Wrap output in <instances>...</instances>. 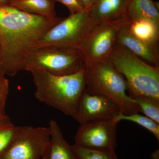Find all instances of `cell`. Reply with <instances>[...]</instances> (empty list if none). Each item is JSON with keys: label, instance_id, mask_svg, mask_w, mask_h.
I'll return each instance as SVG.
<instances>
[{"label": "cell", "instance_id": "cell-1", "mask_svg": "<svg viewBox=\"0 0 159 159\" xmlns=\"http://www.w3.org/2000/svg\"><path fill=\"white\" fill-rule=\"evenodd\" d=\"M63 18H49L30 14L10 5L0 6V50L2 71L14 76L38 42Z\"/></svg>", "mask_w": 159, "mask_h": 159}, {"label": "cell", "instance_id": "cell-2", "mask_svg": "<svg viewBox=\"0 0 159 159\" xmlns=\"http://www.w3.org/2000/svg\"><path fill=\"white\" fill-rule=\"evenodd\" d=\"M31 74L35 98L77 121L78 105L86 86L84 69L68 75L43 72Z\"/></svg>", "mask_w": 159, "mask_h": 159}, {"label": "cell", "instance_id": "cell-3", "mask_svg": "<svg viewBox=\"0 0 159 159\" xmlns=\"http://www.w3.org/2000/svg\"><path fill=\"white\" fill-rule=\"evenodd\" d=\"M109 59L124 77L129 97L142 96L159 103V69L131 53L117 42Z\"/></svg>", "mask_w": 159, "mask_h": 159}, {"label": "cell", "instance_id": "cell-4", "mask_svg": "<svg viewBox=\"0 0 159 159\" xmlns=\"http://www.w3.org/2000/svg\"><path fill=\"white\" fill-rule=\"evenodd\" d=\"M85 91L90 93L103 95L118 105L125 115L139 113L140 109L127 93L126 80L108 59L84 65Z\"/></svg>", "mask_w": 159, "mask_h": 159}, {"label": "cell", "instance_id": "cell-5", "mask_svg": "<svg viewBox=\"0 0 159 159\" xmlns=\"http://www.w3.org/2000/svg\"><path fill=\"white\" fill-rule=\"evenodd\" d=\"M84 68V60L79 50L49 46L32 50L26 58L24 70L31 73L43 72L55 75H68L80 72Z\"/></svg>", "mask_w": 159, "mask_h": 159}, {"label": "cell", "instance_id": "cell-6", "mask_svg": "<svg viewBox=\"0 0 159 159\" xmlns=\"http://www.w3.org/2000/svg\"><path fill=\"white\" fill-rule=\"evenodd\" d=\"M96 24L87 10L70 14L47 31L35 48L55 46L79 51Z\"/></svg>", "mask_w": 159, "mask_h": 159}, {"label": "cell", "instance_id": "cell-7", "mask_svg": "<svg viewBox=\"0 0 159 159\" xmlns=\"http://www.w3.org/2000/svg\"><path fill=\"white\" fill-rule=\"evenodd\" d=\"M49 127L16 126L13 140L0 159H40L49 153Z\"/></svg>", "mask_w": 159, "mask_h": 159}, {"label": "cell", "instance_id": "cell-8", "mask_svg": "<svg viewBox=\"0 0 159 159\" xmlns=\"http://www.w3.org/2000/svg\"><path fill=\"white\" fill-rule=\"evenodd\" d=\"M114 117L80 124L75 136V144L93 150L112 151L116 148L119 123Z\"/></svg>", "mask_w": 159, "mask_h": 159}, {"label": "cell", "instance_id": "cell-9", "mask_svg": "<svg viewBox=\"0 0 159 159\" xmlns=\"http://www.w3.org/2000/svg\"><path fill=\"white\" fill-rule=\"evenodd\" d=\"M119 27L110 23L96 24L79 50L84 65L109 58L116 43Z\"/></svg>", "mask_w": 159, "mask_h": 159}, {"label": "cell", "instance_id": "cell-10", "mask_svg": "<svg viewBox=\"0 0 159 159\" xmlns=\"http://www.w3.org/2000/svg\"><path fill=\"white\" fill-rule=\"evenodd\" d=\"M121 113L118 105L108 97L86 92L80 101L77 121L80 124L112 118Z\"/></svg>", "mask_w": 159, "mask_h": 159}, {"label": "cell", "instance_id": "cell-11", "mask_svg": "<svg viewBox=\"0 0 159 159\" xmlns=\"http://www.w3.org/2000/svg\"><path fill=\"white\" fill-rule=\"evenodd\" d=\"M127 2V0H95L89 15L95 24L126 25L129 22L126 15Z\"/></svg>", "mask_w": 159, "mask_h": 159}, {"label": "cell", "instance_id": "cell-12", "mask_svg": "<svg viewBox=\"0 0 159 159\" xmlns=\"http://www.w3.org/2000/svg\"><path fill=\"white\" fill-rule=\"evenodd\" d=\"M119 27L116 42L151 65L159 69V47L151 45L135 37L127 25Z\"/></svg>", "mask_w": 159, "mask_h": 159}, {"label": "cell", "instance_id": "cell-13", "mask_svg": "<svg viewBox=\"0 0 159 159\" xmlns=\"http://www.w3.org/2000/svg\"><path fill=\"white\" fill-rule=\"evenodd\" d=\"M50 143L48 159H77L71 145L64 138L61 129L55 120L49 122Z\"/></svg>", "mask_w": 159, "mask_h": 159}, {"label": "cell", "instance_id": "cell-14", "mask_svg": "<svg viewBox=\"0 0 159 159\" xmlns=\"http://www.w3.org/2000/svg\"><path fill=\"white\" fill-rule=\"evenodd\" d=\"M126 15L129 22L146 19L159 24V3L152 0H129Z\"/></svg>", "mask_w": 159, "mask_h": 159}, {"label": "cell", "instance_id": "cell-15", "mask_svg": "<svg viewBox=\"0 0 159 159\" xmlns=\"http://www.w3.org/2000/svg\"><path fill=\"white\" fill-rule=\"evenodd\" d=\"M127 27L130 33L138 39L159 47V24L149 20H137L129 22Z\"/></svg>", "mask_w": 159, "mask_h": 159}, {"label": "cell", "instance_id": "cell-16", "mask_svg": "<svg viewBox=\"0 0 159 159\" xmlns=\"http://www.w3.org/2000/svg\"><path fill=\"white\" fill-rule=\"evenodd\" d=\"M9 5L30 14L56 17L54 0H10Z\"/></svg>", "mask_w": 159, "mask_h": 159}, {"label": "cell", "instance_id": "cell-17", "mask_svg": "<svg viewBox=\"0 0 159 159\" xmlns=\"http://www.w3.org/2000/svg\"><path fill=\"white\" fill-rule=\"evenodd\" d=\"M113 118L115 122L118 123L122 120H125L139 124L150 132L159 142V124L146 116L140 115L139 113L129 115L119 113Z\"/></svg>", "mask_w": 159, "mask_h": 159}, {"label": "cell", "instance_id": "cell-18", "mask_svg": "<svg viewBox=\"0 0 159 159\" xmlns=\"http://www.w3.org/2000/svg\"><path fill=\"white\" fill-rule=\"evenodd\" d=\"M16 126L7 115L0 117V156L9 147L15 134Z\"/></svg>", "mask_w": 159, "mask_h": 159}, {"label": "cell", "instance_id": "cell-19", "mask_svg": "<svg viewBox=\"0 0 159 159\" xmlns=\"http://www.w3.org/2000/svg\"><path fill=\"white\" fill-rule=\"evenodd\" d=\"M71 146L77 159H118L115 151H102L93 150L76 144Z\"/></svg>", "mask_w": 159, "mask_h": 159}, {"label": "cell", "instance_id": "cell-20", "mask_svg": "<svg viewBox=\"0 0 159 159\" xmlns=\"http://www.w3.org/2000/svg\"><path fill=\"white\" fill-rule=\"evenodd\" d=\"M140 112L159 124V103L142 96L132 98Z\"/></svg>", "mask_w": 159, "mask_h": 159}, {"label": "cell", "instance_id": "cell-21", "mask_svg": "<svg viewBox=\"0 0 159 159\" xmlns=\"http://www.w3.org/2000/svg\"><path fill=\"white\" fill-rule=\"evenodd\" d=\"M9 89V81L5 74L0 72V117L6 115L5 105Z\"/></svg>", "mask_w": 159, "mask_h": 159}, {"label": "cell", "instance_id": "cell-22", "mask_svg": "<svg viewBox=\"0 0 159 159\" xmlns=\"http://www.w3.org/2000/svg\"><path fill=\"white\" fill-rule=\"evenodd\" d=\"M66 6L70 11V14H74L84 11L85 9L80 0H54ZM88 11V10H87Z\"/></svg>", "mask_w": 159, "mask_h": 159}, {"label": "cell", "instance_id": "cell-23", "mask_svg": "<svg viewBox=\"0 0 159 159\" xmlns=\"http://www.w3.org/2000/svg\"><path fill=\"white\" fill-rule=\"evenodd\" d=\"M85 10L89 11L93 4L95 0H80Z\"/></svg>", "mask_w": 159, "mask_h": 159}, {"label": "cell", "instance_id": "cell-24", "mask_svg": "<svg viewBox=\"0 0 159 159\" xmlns=\"http://www.w3.org/2000/svg\"><path fill=\"white\" fill-rule=\"evenodd\" d=\"M152 159H159V150L157 149L151 154Z\"/></svg>", "mask_w": 159, "mask_h": 159}, {"label": "cell", "instance_id": "cell-25", "mask_svg": "<svg viewBox=\"0 0 159 159\" xmlns=\"http://www.w3.org/2000/svg\"><path fill=\"white\" fill-rule=\"evenodd\" d=\"M10 0H0V6L9 5Z\"/></svg>", "mask_w": 159, "mask_h": 159}, {"label": "cell", "instance_id": "cell-26", "mask_svg": "<svg viewBox=\"0 0 159 159\" xmlns=\"http://www.w3.org/2000/svg\"><path fill=\"white\" fill-rule=\"evenodd\" d=\"M0 72H2V57H1V50H0Z\"/></svg>", "mask_w": 159, "mask_h": 159}, {"label": "cell", "instance_id": "cell-27", "mask_svg": "<svg viewBox=\"0 0 159 159\" xmlns=\"http://www.w3.org/2000/svg\"><path fill=\"white\" fill-rule=\"evenodd\" d=\"M48 155H47L43 157L42 158L40 159H48Z\"/></svg>", "mask_w": 159, "mask_h": 159}, {"label": "cell", "instance_id": "cell-28", "mask_svg": "<svg viewBox=\"0 0 159 159\" xmlns=\"http://www.w3.org/2000/svg\"><path fill=\"white\" fill-rule=\"evenodd\" d=\"M127 1H129V0H127Z\"/></svg>", "mask_w": 159, "mask_h": 159}]
</instances>
